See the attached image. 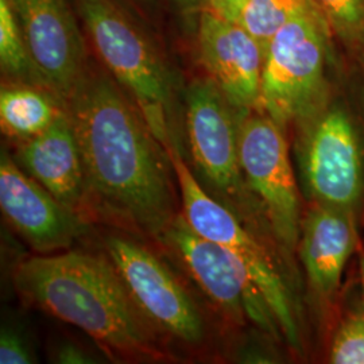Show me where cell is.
Wrapping results in <instances>:
<instances>
[{"label":"cell","mask_w":364,"mask_h":364,"mask_svg":"<svg viewBox=\"0 0 364 364\" xmlns=\"http://www.w3.org/2000/svg\"><path fill=\"white\" fill-rule=\"evenodd\" d=\"M88 197L142 231L159 235L177 215L166 149L105 76H85L68 100Z\"/></svg>","instance_id":"6da1fadb"},{"label":"cell","mask_w":364,"mask_h":364,"mask_svg":"<svg viewBox=\"0 0 364 364\" xmlns=\"http://www.w3.org/2000/svg\"><path fill=\"white\" fill-rule=\"evenodd\" d=\"M14 284L22 297L107 350L134 359L162 356L150 323L109 258L77 251L31 257L16 266Z\"/></svg>","instance_id":"7a4b0ae2"},{"label":"cell","mask_w":364,"mask_h":364,"mask_svg":"<svg viewBox=\"0 0 364 364\" xmlns=\"http://www.w3.org/2000/svg\"><path fill=\"white\" fill-rule=\"evenodd\" d=\"M328 25L312 4L290 19L264 53L259 109L281 127L305 122L324 107Z\"/></svg>","instance_id":"3957f363"},{"label":"cell","mask_w":364,"mask_h":364,"mask_svg":"<svg viewBox=\"0 0 364 364\" xmlns=\"http://www.w3.org/2000/svg\"><path fill=\"white\" fill-rule=\"evenodd\" d=\"M181 192L182 215L196 232L225 248L246 269L273 311L287 343L299 350V331L293 299L272 254L247 231L234 213L197 181L174 142L166 146Z\"/></svg>","instance_id":"277c9868"},{"label":"cell","mask_w":364,"mask_h":364,"mask_svg":"<svg viewBox=\"0 0 364 364\" xmlns=\"http://www.w3.org/2000/svg\"><path fill=\"white\" fill-rule=\"evenodd\" d=\"M93 45L117 82L135 99L149 129L165 149L173 144L171 84L154 48L109 0H78Z\"/></svg>","instance_id":"5b68a950"},{"label":"cell","mask_w":364,"mask_h":364,"mask_svg":"<svg viewBox=\"0 0 364 364\" xmlns=\"http://www.w3.org/2000/svg\"><path fill=\"white\" fill-rule=\"evenodd\" d=\"M302 123L299 169L308 198L353 210L363 193L364 156L351 117L340 107H323Z\"/></svg>","instance_id":"8992f818"},{"label":"cell","mask_w":364,"mask_h":364,"mask_svg":"<svg viewBox=\"0 0 364 364\" xmlns=\"http://www.w3.org/2000/svg\"><path fill=\"white\" fill-rule=\"evenodd\" d=\"M239 159L245 181L258 197L274 235L293 252L299 247L302 225L284 127L262 111H245L239 124Z\"/></svg>","instance_id":"52a82bcc"},{"label":"cell","mask_w":364,"mask_h":364,"mask_svg":"<svg viewBox=\"0 0 364 364\" xmlns=\"http://www.w3.org/2000/svg\"><path fill=\"white\" fill-rule=\"evenodd\" d=\"M159 236L180 257L203 291L234 323L245 324L250 320L275 338L282 336L267 301L225 248L197 234L182 213L176 215Z\"/></svg>","instance_id":"ba28073f"},{"label":"cell","mask_w":364,"mask_h":364,"mask_svg":"<svg viewBox=\"0 0 364 364\" xmlns=\"http://www.w3.org/2000/svg\"><path fill=\"white\" fill-rule=\"evenodd\" d=\"M105 247L150 324L186 344H198L204 338L201 313L162 260L144 246L119 236H109Z\"/></svg>","instance_id":"9c48e42d"},{"label":"cell","mask_w":364,"mask_h":364,"mask_svg":"<svg viewBox=\"0 0 364 364\" xmlns=\"http://www.w3.org/2000/svg\"><path fill=\"white\" fill-rule=\"evenodd\" d=\"M185 100L189 146L197 169L223 195H239L245 178L239 159V124L245 111L235 108L212 78L193 81Z\"/></svg>","instance_id":"30bf717a"},{"label":"cell","mask_w":364,"mask_h":364,"mask_svg":"<svg viewBox=\"0 0 364 364\" xmlns=\"http://www.w3.org/2000/svg\"><path fill=\"white\" fill-rule=\"evenodd\" d=\"M10 3L45 88L68 102L85 77V49L65 0Z\"/></svg>","instance_id":"8fae6325"},{"label":"cell","mask_w":364,"mask_h":364,"mask_svg":"<svg viewBox=\"0 0 364 364\" xmlns=\"http://www.w3.org/2000/svg\"><path fill=\"white\" fill-rule=\"evenodd\" d=\"M0 207L15 231L41 254L66 250L88 231L80 212L57 200L4 151L0 158Z\"/></svg>","instance_id":"7c38bea8"},{"label":"cell","mask_w":364,"mask_h":364,"mask_svg":"<svg viewBox=\"0 0 364 364\" xmlns=\"http://www.w3.org/2000/svg\"><path fill=\"white\" fill-rule=\"evenodd\" d=\"M201 61L224 96L240 111L259 109L264 55L237 22L203 10L198 27Z\"/></svg>","instance_id":"4fadbf2b"},{"label":"cell","mask_w":364,"mask_h":364,"mask_svg":"<svg viewBox=\"0 0 364 364\" xmlns=\"http://www.w3.org/2000/svg\"><path fill=\"white\" fill-rule=\"evenodd\" d=\"M15 161L66 207L78 212L87 201L88 189L81 150L66 112L61 111L46 130L23 141Z\"/></svg>","instance_id":"5bb4252c"},{"label":"cell","mask_w":364,"mask_h":364,"mask_svg":"<svg viewBox=\"0 0 364 364\" xmlns=\"http://www.w3.org/2000/svg\"><path fill=\"white\" fill-rule=\"evenodd\" d=\"M356 245L353 210L316 205L301 227L299 257L313 290L331 299Z\"/></svg>","instance_id":"9a60e30c"},{"label":"cell","mask_w":364,"mask_h":364,"mask_svg":"<svg viewBox=\"0 0 364 364\" xmlns=\"http://www.w3.org/2000/svg\"><path fill=\"white\" fill-rule=\"evenodd\" d=\"M61 111L42 92L31 87H3L0 120L3 131L27 141L46 130Z\"/></svg>","instance_id":"2e32d148"},{"label":"cell","mask_w":364,"mask_h":364,"mask_svg":"<svg viewBox=\"0 0 364 364\" xmlns=\"http://www.w3.org/2000/svg\"><path fill=\"white\" fill-rule=\"evenodd\" d=\"M0 64L7 76L28 85L45 87L30 57L10 0H0Z\"/></svg>","instance_id":"e0dca14e"},{"label":"cell","mask_w":364,"mask_h":364,"mask_svg":"<svg viewBox=\"0 0 364 364\" xmlns=\"http://www.w3.org/2000/svg\"><path fill=\"white\" fill-rule=\"evenodd\" d=\"M312 4V0H248L237 23L259 43L264 55L274 36Z\"/></svg>","instance_id":"ac0fdd59"},{"label":"cell","mask_w":364,"mask_h":364,"mask_svg":"<svg viewBox=\"0 0 364 364\" xmlns=\"http://www.w3.org/2000/svg\"><path fill=\"white\" fill-rule=\"evenodd\" d=\"M328 25L350 43L364 42V0H312Z\"/></svg>","instance_id":"d6986e66"},{"label":"cell","mask_w":364,"mask_h":364,"mask_svg":"<svg viewBox=\"0 0 364 364\" xmlns=\"http://www.w3.org/2000/svg\"><path fill=\"white\" fill-rule=\"evenodd\" d=\"M329 360L333 364H364V316L355 314L338 328Z\"/></svg>","instance_id":"ffe728a7"},{"label":"cell","mask_w":364,"mask_h":364,"mask_svg":"<svg viewBox=\"0 0 364 364\" xmlns=\"http://www.w3.org/2000/svg\"><path fill=\"white\" fill-rule=\"evenodd\" d=\"M36 358L26 338L13 326H3L0 333V363L31 364Z\"/></svg>","instance_id":"44dd1931"},{"label":"cell","mask_w":364,"mask_h":364,"mask_svg":"<svg viewBox=\"0 0 364 364\" xmlns=\"http://www.w3.org/2000/svg\"><path fill=\"white\" fill-rule=\"evenodd\" d=\"M203 3L204 10H209L224 19L237 22L248 0H203Z\"/></svg>","instance_id":"7402d4cb"},{"label":"cell","mask_w":364,"mask_h":364,"mask_svg":"<svg viewBox=\"0 0 364 364\" xmlns=\"http://www.w3.org/2000/svg\"><path fill=\"white\" fill-rule=\"evenodd\" d=\"M55 359L58 363L63 364L96 363V360L92 358L91 355H88L84 350H81L80 347L72 343L63 344L57 350Z\"/></svg>","instance_id":"603a6c76"},{"label":"cell","mask_w":364,"mask_h":364,"mask_svg":"<svg viewBox=\"0 0 364 364\" xmlns=\"http://www.w3.org/2000/svg\"><path fill=\"white\" fill-rule=\"evenodd\" d=\"M359 270H360V278H362V287H363L364 294V254L360 255V259H359Z\"/></svg>","instance_id":"cb8c5ba5"},{"label":"cell","mask_w":364,"mask_h":364,"mask_svg":"<svg viewBox=\"0 0 364 364\" xmlns=\"http://www.w3.org/2000/svg\"><path fill=\"white\" fill-rule=\"evenodd\" d=\"M177 1H180L181 4H185V6H191V4H193L195 3L196 0H177Z\"/></svg>","instance_id":"d4e9b609"}]
</instances>
